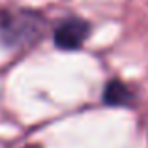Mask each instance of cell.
Listing matches in <instances>:
<instances>
[{"label":"cell","mask_w":148,"mask_h":148,"mask_svg":"<svg viewBox=\"0 0 148 148\" xmlns=\"http://www.w3.org/2000/svg\"><path fill=\"white\" fill-rule=\"evenodd\" d=\"M47 32V21L32 10H0V45L6 49H28Z\"/></svg>","instance_id":"6da1fadb"},{"label":"cell","mask_w":148,"mask_h":148,"mask_svg":"<svg viewBox=\"0 0 148 148\" xmlns=\"http://www.w3.org/2000/svg\"><path fill=\"white\" fill-rule=\"evenodd\" d=\"M90 34V25L81 17H69L58 25L54 30V45L62 51H77L83 47Z\"/></svg>","instance_id":"7a4b0ae2"},{"label":"cell","mask_w":148,"mask_h":148,"mask_svg":"<svg viewBox=\"0 0 148 148\" xmlns=\"http://www.w3.org/2000/svg\"><path fill=\"white\" fill-rule=\"evenodd\" d=\"M133 92L118 79L109 81L103 90V101L111 107H130L133 105Z\"/></svg>","instance_id":"3957f363"},{"label":"cell","mask_w":148,"mask_h":148,"mask_svg":"<svg viewBox=\"0 0 148 148\" xmlns=\"http://www.w3.org/2000/svg\"><path fill=\"white\" fill-rule=\"evenodd\" d=\"M28 148H38V146H28Z\"/></svg>","instance_id":"277c9868"}]
</instances>
